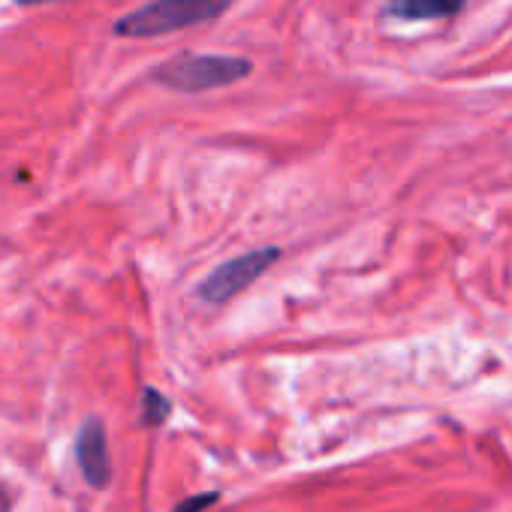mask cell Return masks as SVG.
Instances as JSON below:
<instances>
[{
  "label": "cell",
  "mask_w": 512,
  "mask_h": 512,
  "mask_svg": "<svg viewBox=\"0 0 512 512\" xmlns=\"http://www.w3.org/2000/svg\"><path fill=\"white\" fill-rule=\"evenodd\" d=\"M467 7V0H386L383 4V19L392 22H437V19H455Z\"/></svg>",
  "instance_id": "obj_5"
},
{
  "label": "cell",
  "mask_w": 512,
  "mask_h": 512,
  "mask_svg": "<svg viewBox=\"0 0 512 512\" xmlns=\"http://www.w3.org/2000/svg\"><path fill=\"white\" fill-rule=\"evenodd\" d=\"M278 260H281L278 247H260V250L241 253V256H235V260L223 263L220 269H214L199 284V296L211 305H223V302L235 299L238 293H244L250 284L260 281Z\"/></svg>",
  "instance_id": "obj_3"
},
{
  "label": "cell",
  "mask_w": 512,
  "mask_h": 512,
  "mask_svg": "<svg viewBox=\"0 0 512 512\" xmlns=\"http://www.w3.org/2000/svg\"><path fill=\"white\" fill-rule=\"evenodd\" d=\"M217 497H220V494H214V491H205V494L187 497V500H181V503L175 506V512H202L205 506L217 503Z\"/></svg>",
  "instance_id": "obj_7"
},
{
  "label": "cell",
  "mask_w": 512,
  "mask_h": 512,
  "mask_svg": "<svg viewBox=\"0 0 512 512\" xmlns=\"http://www.w3.org/2000/svg\"><path fill=\"white\" fill-rule=\"evenodd\" d=\"M0 512H10V497H7L4 488H0Z\"/></svg>",
  "instance_id": "obj_8"
},
{
  "label": "cell",
  "mask_w": 512,
  "mask_h": 512,
  "mask_svg": "<svg viewBox=\"0 0 512 512\" xmlns=\"http://www.w3.org/2000/svg\"><path fill=\"white\" fill-rule=\"evenodd\" d=\"M76 458L82 467V476L94 485V488H106L109 476H112V464H109V446H106V428L100 419H88L79 431L76 440Z\"/></svg>",
  "instance_id": "obj_4"
},
{
  "label": "cell",
  "mask_w": 512,
  "mask_h": 512,
  "mask_svg": "<svg viewBox=\"0 0 512 512\" xmlns=\"http://www.w3.org/2000/svg\"><path fill=\"white\" fill-rule=\"evenodd\" d=\"M169 413H172V404H169L166 395H160L157 389L142 392V419H145V425H163Z\"/></svg>",
  "instance_id": "obj_6"
},
{
  "label": "cell",
  "mask_w": 512,
  "mask_h": 512,
  "mask_svg": "<svg viewBox=\"0 0 512 512\" xmlns=\"http://www.w3.org/2000/svg\"><path fill=\"white\" fill-rule=\"evenodd\" d=\"M253 73V61L241 55H205L184 52L151 70V79L178 94H205L214 88H229Z\"/></svg>",
  "instance_id": "obj_1"
},
{
  "label": "cell",
  "mask_w": 512,
  "mask_h": 512,
  "mask_svg": "<svg viewBox=\"0 0 512 512\" xmlns=\"http://www.w3.org/2000/svg\"><path fill=\"white\" fill-rule=\"evenodd\" d=\"M19 7H37V4H49V0H16Z\"/></svg>",
  "instance_id": "obj_9"
},
{
  "label": "cell",
  "mask_w": 512,
  "mask_h": 512,
  "mask_svg": "<svg viewBox=\"0 0 512 512\" xmlns=\"http://www.w3.org/2000/svg\"><path fill=\"white\" fill-rule=\"evenodd\" d=\"M235 0H148L145 7L115 22V34L124 40H148L193 25H205L232 10Z\"/></svg>",
  "instance_id": "obj_2"
}]
</instances>
